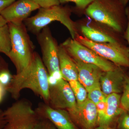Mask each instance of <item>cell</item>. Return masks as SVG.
I'll use <instances>...</instances> for the list:
<instances>
[{
  "mask_svg": "<svg viewBox=\"0 0 129 129\" xmlns=\"http://www.w3.org/2000/svg\"><path fill=\"white\" fill-rule=\"evenodd\" d=\"M107 96L102 91L100 84L94 86L88 91V99L95 104L105 101Z\"/></svg>",
  "mask_w": 129,
  "mask_h": 129,
  "instance_id": "ffe728a7",
  "label": "cell"
},
{
  "mask_svg": "<svg viewBox=\"0 0 129 129\" xmlns=\"http://www.w3.org/2000/svg\"><path fill=\"white\" fill-rule=\"evenodd\" d=\"M75 39L115 65L129 68V48L121 42L98 43L79 35H77Z\"/></svg>",
  "mask_w": 129,
  "mask_h": 129,
  "instance_id": "8992f818",
  "label": "cell"
},
{
  "mask_svg": "<svg viewBox=\"0 0 129 129\" xmlns=\"http://www.w3.org/2000/svg\"><path fill=\"white\" fill-rule=\"evenodd\" d=\"M94 0H60V4H64L67 3H74L76 5V8L78 10H85Z\"/></svg>",
  "mask_w": 129,
  "mask_h": 129,
  "instance_id": "7402d4cb",
  "label": "cell"
},
{
  "mask_svg": "<svg viewBox=\"0 0 129 129\" xmlns=\"http://www.w3.org/2000/svg\"><path fill=\"white\" fill-rule=\"evenodd\" d=\"M125 8L119 0H94L85 11L95 21L123 35L127 23Z\"/></svg>",
  "mask_w": 129,
  "mask_h": 129,
  "instance_id": "7a4b0ae2",
  "label": "cell"
},
{
  "mask_svg": "<svg viewBox=\"0 0 129 129\" xmlns=\"http://www.w3.org/2000/svg\"><path fill=\"white\" fill-rule=\"evenodd\" d=\"M73 60L78 68V80L87 91L100 84V78L104 72L100 68L94 64L86 63L77 59Z\"/></svg>",
  "mask_w": 129,
  "mask_h": 129,
  "instance_id": "5bb4252c",
  "label": "cell"
},
{
  "mask_svg": "<svg viewBox=\"0 0 129 129\" xmlns=\"http://www.w3.org/2000/svg\"><path fill=\"white\" fill-rule=\"evenodd\" d=\"M127 112H128V113L129 114V109H128V110H127Z\"/></svg>",
  "mask_w": 129,
  "mask_h": 129,
  "instance_id": "d590c367",
  "label": "cell"
},
{
  "mask_svg": "<svg viewBox=\"0 0 129 129\" xmlns=\"http://www.w3.org/2000/svg\"><path fill=\"white\" fill-rule=\"evenodd\" d=\"M11 34V49L7 56L14 64L16 74L29 65L35 52V47L24 24L17 25L8 23Z\"/></svg>",
  "mask_w": 129,
  "mask_h": 129,
  "instance_id": "277c9868",
  "label": "cell"
},
{
  "mask_svg": "<svg viewBox=\"0 0 129 129\" xmlns=\"http://www.w3.org/2000/svg\"><path fill=\"white\" fill-rule=\"evenodd\" d=\"M96 106L97 111L98 123L102 118L105 114L106 112L107 103L106 100L105 101L100 102L97 104H96Z\"/></svg>",
  "mask_w": 129,
  "mask_h": 129,
  "instance_id": "4316f807",
  "label": "cell"
},
{
  "mask_svg": "<svg viewBox=\"0 0 129 129\" xmlns=\"http://www.w3.org/2000/svg\"><path fill=\"white\" fill-rule=\"evenodd\" d=\"M73 91L77 105L83 104L88 99V91L78 80L68 82Z\"/></svg>",
  "mask_w": 129,
  "mask_h": 129,
  "instance_id": "d6986e66",
  "label": "cell"
},
{
  "mask_svg": "<svg viewBox=\"0 0 129 129\" xmlns=\"http://www.w3.org/2000/svg\"><path fill=\"white\" fill-rule=\"evenodd\" d=\"M120 104L123 109H129V77L125 75L123 94L120 98Z\"/></svg>",
  "mask_w": 129,
  "mask_h": 129,
  "instance_id": "44dd1931",
  "label": "cell"
},
{
  "mask_svg": "<svg viewBox=\"0 0 129 129\" xmlns=\"http://www.w3.org/2000/svg\"><path fill=\"white\" fill-rule=\"evenodd\" d=\"M5 124V120L3 116V111L0 109V129H3Z\"/></svg>",
  "mask_w": 129,
  "mask_h": 129,
  "instance_id": "1f68e13d",
  "label": "cell"
},
{
  "mask_svg": "<svg viewBox=\"0 0 129 129\" xmlns=\"http://www.w3.org/2000/svg\"><path fill=\"white\" fill-rule=\"evenodd\" d=\"M41 49L42 60L50 76L56 79L62 78L60 72L58 46L48 26L36 35Z\"/></svg>",
  "mask_w": 129,
  "mask_h": 129,
  "instance_id": "52a82bcc",
  "label": "cell"
},
{
  "mask_svg": "<svg viewBox=\"0 0 129 129\" xmlns=\"http://www.w3.org/2000/svg\"><path fill=\"white\" fill-rule=\"evenodd\" d=\"M9 65L6 61L0 55V73L4 70H8Z\"/></svg>",
  "mask_w": 129,
  "mask_h": 129,
  "instance_id": "f546056e",
  "label": "cell"
},
{
  "mask_svg": "<svg viewBox=\"0 0 129 129\" xmlns=\"http://www.w3.org/2000/svg\"><path fill=\"white\" fill-rule=\"evenodd\" d=\"M58 57L62 79L68 82L78 80V72L76 63L61 45L58 46Z\"/></svg>",
  "mask_w": 129,
  "mask_h": 129,
  "instance_id": "9a60e30c",
  "label": "cell"
},
{
  "mask_svg": "<svg viewBox=\"0 0 129 129\" xmlns=\"http://www.w3.org/2000/svg\"><path fill=\"white\" fill-rule=\"evenodd\" d=\"M121 3L125 7H126L127 6V4L129 2V0H119Z\"/></svg>",
  "mask_w": 129,
  "mask_h": 129,
  "instance_id": "e575fe53",
  "label": "cell"
},
{
  "mask_svg": "<svg viewBox=\"0 0 129 129\" xmlns=\"http://www.w3.org/2000/svg\"><path fill=\"white\" fill-rule=\"evenodd\" d=\"M6 91V87L0 83V103L3 100Z\"/></svg>",
  "mask_w": 129,
  "mask_h": 129,
  "instance_id": "4dcf8cb0",
  "label": "cell"
},
{
  "mask_svg": "<svg viewBox=\"0 0 129 129\" xmlns=\"http://www.w3.org/2000/svg\"><path fill=\"white\" fill-rule=\"evenodd\" d=\"M49 74L39 53L35 52L30 64L20 73L13 75L11 81L6 87L13 99H19L24 89L32 90L48 104L50 85Z\"/></svg>",
  "mask_w": 129,
  "mask_h": 129,
  "instance_id": "6da1fadb",
  "label": "cell"
},
{
  "mask_svg": "<svg viewBox=\"0 0 129 129\" xmlns=\"http://www.w3.org/2000/svg\"><path fill=\"white\" fill-rule=\"evenodd\" d=\"M16 0H0V14L3 10Z\"/></svg>",
  "mask_w": 129,
  "mask_h": 129,
  "instance_id": "f1b7e54d",
  "label": "cell"
},
{
  "mask_svg": "<svg viewBox=\"0 0 129 129\" xmlns=\"http://www.w3.org/2000/svg\"><path fill=\"white\" fill-rule=\"evenodd\" d=\"M3 114L5 124L3 129H33L39 119L31 103L24 99L16 100Z\"/></svg>",
  "mask_w": 129,
  "mask_h": 129,
  "instance_id": "5b68a950",
  "label": "cell"
},
{
  "mask_svg": "<svg viewBox=\"0 0 129 129\" xmlns=\"http://www.w3.org/2000/svg\"><path fill=\"white\" fill-rule=\"evenodd\" d=\"M40 7L34 0H16L2 11L1 15L8 23L19 25Z\"/></svg>",
  "mask_w": 129,
  "mask_h": 129,
  "instance_id": "30bf717a",
  "label": "cell"
},
{
  "mask_svg": "<svg viewBox=\"0 0 129 129\" xmlns=\"http://www.w3.org/2000/svg\"><path fill=\"white\" fill-rule=\"evenodd\" d=\"M93 129H114L111 127H109V126L107 125H102V126H99V127L97 128H94Z\"/></svg>",
  "mask_w": 129,
  "mask_h": 129,
  "instance_id": "836d02e7",
  "label": "cell"
},
{
  "mask_svg": "<svg viewBox=\"0 0 129 129\" xmlns=\"http://www.w3.org/2000/svg\"><path fill=\"white\" fill-rule=\"evenodd\" d=\"M40 8H47L60 5V0H34Z\"/></svg>",
  "mask_w": 129,
  "mask_h": 129,
  "instance_id": "d4e9b609",
  "label": "cell"
},
{
  "mask_svg": "<svg viewBox=\"0 0 129 129\" xmlns=\"http://www.w3.org/2000/svg\"><path fill=\"white\" fill-rule=\"evenodd\" d=\"M81 30L84 37L94 42L98 43L121 42L116 38L89 26L83 25L81 27Z\"/></svg>",
  "mask_w": 129,
  "mask_h": 129,
  "instance_id": "e0dca14e",
  "label": "cell"
},
{
  "mask_svg": "<svg viewBox=\"0 0 129 129\" xmlns=\"http://www.w3.org/2000/svg\"><path fill=\"white\" fill-rule=\"evenodd\" d=\"M120 98L121 96L117 93H112L107 96L106 112L103 117L98 123L99 126H109L115 118L125 111L121 107Z\"/></svg>",
  "mask_w": 129,
  "mask_h": 129,
  "instance_id": "2e32d148",
  "label": "cell"
},
{
  "mask_svg": "<svg viewBox=\"0 0 129 129\" xmlns=\"http://www.w3.org/2000/svg\"><path fill=\"white\" fill-rule=\"evenodd\" d=\"M69 114L84 129H93L98 124L96 106L89 99L83 104L77 105L76 110Z\"/></svg>",
  "mask_w": 129,
  "mask_h": 129,
  "instance_id": "7c38bea8",
  "label": "cell"
},
{
  "mask_svg": "<svg viewBox=\"0 0 129 129\" xmlns=\"http://www.w3.org/2000/svg\"><path fill=\"white\" fill-rule=\"evenodd\" d=\"M125 14L127 20V23L126 28L123 34L124 38L127 41L128 44L129 48V7H126L125 8Z\"/></svg>",
  "mask_w": 129,
  "mask_h": 129,
  "instance_id": "83f0119b",
  "label": "cell"
},
{
  "mask_svg": "<svg viewBox=\"0 0 129 129\" xmlns=\"http://www.w3.org/2000/svg\"><path fill=\"white\" fill-rule=\"evenodd\" d=\"M13 75L9 70H6L0 73V83L6 87L11 81Z\"/></svg>",
  "mask_w": 129,
  "mask_h": 129,
  "instance_id": "484cf974",
  "label": "cell"
},
{
  "mask_svg": "<svg viewBox=\"0 0 129 129\" xmlns=\"http://www.w3.org/2000/svg\"><path fill=\"white\" fill-rule=\"evenodd\" d=\"M48 104L53 108L67 110L69 114L76 110V98L68 82L62 78L50 86Z\"/></svg>",
  "mask_w": 129,
  "mask_h": 129,
  "instance_id": "9c48e42d",
  "label": "cell"
},
{
  "mask_svg": "<svg viewBox=\"0 0 129 129\" xmlns=\"http://www.w3.org/2000/svg\"><path fill=\"white\" fill-rule=\"evenodd\" d=\"M11 49V41L9 25L0 27V53L7 56Z\"/></svg>",
  "mask_w": 129,
  "mask_h": 129,
  "instance_id": "ac0fdd59",
  "label": "cell"
},
{
  "mask_svg": "<svg viewBox=\"0 0 129 129\" xmlns=\"http://www.w3.org/2000/svg\"><path fill=\"white\" fill-rule=\"evenodd\" d=\"M8 24L6 20L3 18L2 15L0 14V27L4 26Z\"/></svg>",
  "mask_w": 129,
  "mask_h": 129,
  "instance_id": "d6a6232c",
  "label": "cell"
},
{
  "mask_svg": "<svg viewBox=\"0 0 129 129\" xmlns=\"http://www.w3.org/2000/svg\"><path fill=\"white\" fill-rule=\"evenodd\" d=\"M72 12L69 7L61 5L47 8H40L37 14L24 21L28 31L37 35L42 29L54 21H58L69 30L72 39H75L78 33L77 25L70 18Z\"/></svg>",
  "mask_w": 129,
  "mask_h": 129,
  "instance_id": "3957f363",
  "label": "cell"
},
{
  "mask_svg": "<svg viewBox=\"0 0 129 129\" xmlns=\"http://www.w3.org/2000/svg\"><path fill=\"white\" fill-rule=\"evenodd\" d=\"M61 45L73 59L94 64L103 72L112 70L118 66L102 57L92 50L72 38L66 40Z\"/></svg>",
  "mask_w": 129,
  "mask_h": 129,
  "instance_id": "ba28073f",
  "label": "cell"
},
{
  "mask_svg": "<svg viewBox=\"0 0 129 129\" xmlns=\"http://www.w3.org/2000/svg\"><path fill=\"white\" fill-rule=\"evenodd\" d=\"M126 75L121 67L117 66L112 70L103 73L100 84L103 92L107 96L112 93L123 92Z\"/></svg>",
  "mask_w": 129,
  "mask_h": 129,
  "instance_id": "4fadbf2b",
  "label": "cell"
},
{
  "mask_svg": "<svg viewBox=\"0 0 129 129\" xmlns=\"http://www.w3.org/2000/svg\"><path fill=\"white\" fill-rule=\"evenodd\" d=\"M35 111L39 117L48 119L58 129H77L67 110L53 108L45 103Z\"/></svg>",
  "mask_w": 129,
  "mask_h": 129,
  "instance_id": "8fae6325",
  "label": "cell"
},
{
  "mask_svg": "<svg viewBox=\"0 0 129 129\" xmlns=\"http://www.w3.org/2000/svg\"><path fill=\"white\" fill-rule=\"evenodd\" d=\"M118 128V129H129V114L127 111H124L119 116Z\"/></svg>",
  "mask_w": 129,
  "mask_h": 129,
  "instance_id": "cb8c5ba5",
  "label": "cell"
},
{
  "mask_svg": "<svg viewBox=\"0 0 129 129\" xmlns=\"http://www.w3.org/2000/svg\"><path fill=\"white\" fill-rule=\"evenodd\" d=\"M33 129H55V127L48 119L39 116L38 120Z\"/></svg>",
  "mask_w": 129,
  "mask_h": 129,
  "instance_id": "603a6c76",
  "label": "cell"
}]
</instances>
